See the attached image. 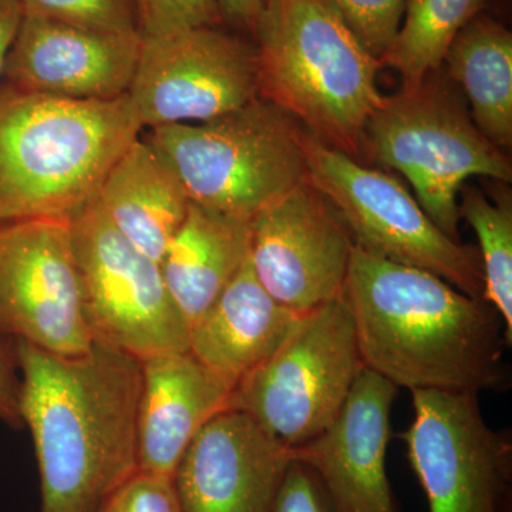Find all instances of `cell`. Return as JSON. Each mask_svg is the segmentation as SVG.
Returning <instances> with one entry per match:
<instances>
[{
	"mask_svg": "<svg viewBox=\"0 0 512 512\" xmlns=\"http://www.w3.org/2000/svg\"><path fill=\"white\" fill-rule=\"evenodd\" d=\"M340 299L363 366L394 386L477 396L510 387L504 320L484 298L355 245Z\"/></svg>",
	"mask_w": 512,
	"mask_h": 512,
	"instance_id": "1",
	"label": "cell"
},
{
	"mask_svg": "<svg viewBox=\"0 0 512 512\" xmlns=\"http://www.w3.org/2000/svg\"><path fill=\"white\" fill-rule=\"evenodd\" d=\"M16 355L42 512L99 511L138 470L141 360L96 342L63 356L16 340Z\"/></svg>",
	"mask_w": 512,
	"mask_h": 512,
	"instance_id": "2",
	"label": "cell"
},
{
	"mask_svg": "<svg viewBox=\"0 0 512 512\" xmlns=\"http://www.w3.org/2000/svg\"><path fill=\"white\" fill-rule=\"evenodd\" d=\"M143 124L128 94L70 100L0 86V224L72 222Z\"/></svg>",
	"mask_w": 512,
	"mask_h": 512,
	"instance_id": "3",
	"label": "cell"
},
{
	"mask_svg": "<svg viewBox=\"0 0 512 512\" xmlns=\"http://www.w3.org/2000/svg\"><path fill=\"white\" fill-rule=\"evenodd\" d=\"M259 96L309 134L359 156L384 96L382 63L367 52L329 0H265L254 26Z\"/></svg>",
	"mask_w": 512,
	"mask_h": 512,
	"instance_id": "4",
	"label": "cell"
},
{
	"mask_svg": "<svg viewBox=\"0 0 512 512\" xmlns=\"http://www.w3.org/2000/svg\"><path fill=\"white\" fill-rule=\"evenodd\" d=\"M305 136L291 114L259 96L217 119L153 127L143 138L170 165L188 201L251 221L305 183Z\"/></svg>",
	"mask_w": 512,
	"mask_h": 512,
	"instance_id": "5",
	"label": "cell"
},
{
	"mask_svg": "<svg viewBox=\"0 0 512 512\" xmlns=\"http://www.w3.org/2000/svg\"><path fill=\"white\" fill-rule=\"evenodd\" d=\"M441 69L384 97L367 123L363 147L377 163L402 173L427 217L461 242L458 192L477 175L511 183L512 165L481 133Z\"/></svg>",
	"mask_w": 512,
	"mask_h": 512,
	"instance_id": "6",
	"label": "cell"
},
{
	"mask_svg": "<svg viewBox=\"0 0 512 512\" xmlns=\"http://www.w3.org/2000/svg\"><path fill=\"white\" fill-rule=\"evenodd\" d=\"M363 367L352 315L336 299L301 313L281 345L234 387L228 407L299 447L335 421Z\"/></svg>",
	"mask_w": 512,
	"mask_h": 512,
	"instance_id": "7",
	"label": "cell"
},
{
	"mask_svg": "<svg viewBox=\"0 0 512 512\" xmlns=\"http://www.w3.org/2000/svg\"><path fill=\"white\" fill-rule=\"evenodd\" d=\"M305 156L306 181L332 204L357 247L484 298L478 249L444 235L397 178L365 167L308 131Z\"/></svg>",
	"mask_w": 512,
	"mask_h": 512,
	"instance_id": "8",
	"label": "cell"
},
{
	"mask_svg": "<svg viewBox=\"0 0 512 512\" xmlns=\"http://www.w3.org/2000/svg\"><path fill=\"white\" fill-rule=\"evenodd\" d=\"M93 342L138 360L188 350L190 323L160 264L134 248L92 202L70 222Z\"/></svg>",
	"mask_w": 512,
	"mask_h": 512,
	"instance_id": "9",
	"label": "cell"
},
{
	"mask_svg": "<svg viewBox=\"0 0 512 512\" xmlns=\"http://www.w3.org/2000/svg\"><path fill=\"white\" fill-rule=\"evenodd\" d=\"M402 439L429 512H512V443L477 394L414 390Z\"/></svg>",
	"mask_w": 512,
	"mask_h": 512,
	"instance_id": "10",
	"label": "cell"
},
{
	"mask_svg": "<svg viewBox=\"0 0 512 512\" xmlns=\"http://www.w3.org/2000/svg\"><path fill=\"white\" fill-rule=\"evenodd\" d=\"M127 94L143 127L217 119L259 97L255 46L215 26L141 36Z\"/></svg>",
	"mask_w": 512,
	"mask_h": 512,
	"instance_id": "11",
	"label": "cell"
},
{
	"mask_svg": "<svg viewBox=\"0 0 512 512\" xmlns=\"http://www.w3.org/2000/svg\"><path fill=\"white\" fill-rule=\"evenodd\" d=\"M0 330L56 355L92 348L70 222L0 224Z\"/></svg>",
	"mask_w": 512,
	"mask_h": 512,
	"instance_id": "12",
	"label": "cell"
},
{
	"mask_svg": "<svg viewBox=\"0 0 512 512\" xmlns=\"http://www.w3.org/2000/svg\"><path fill=\"white\" fill-rule=\"evenodd\" d=\"M355 241L308 181L251 220L249 262L266 291L296 313L342 298Z\"/></svg>",
	"mask_w": 512,
	"mask_h": 512,
	"instance_id": "13",
	"label": "cell"
},
{
	"mask_svg": "<svg viewBox=\"0 0 512 512\" xmlns=\"http://www.w3.org/2000/svg\"><path fill=\"white\" fill-rule=\"evenodd\" d=\"M291 461V448L227 407L194 437L171 478L183 512H271Z\"/></svg>",
	"mask_w": 512,
	"mask_h": 512,
	"instance_id": "14",
	"label": "cell"
},
{
	"mask_svg": "<svg viewBox=\"0 0 512 512\" xmlns=\"http://www.w3.org/2000/svg\"><path fill=\"white\" fill-rule=\"evenodd\" d=\"M399 387L363 367L335 421L291 448L311 468L335 512H402L387 476L392 409Z\"/></svg>",
	"mask_w": 512,
	"mask_h": 512,
	"instance_id": "15",
	"label": "cell"
},
{
	"mask_svg": "<svg viewBox=\"0 0 512 512\" xmlns=\"http://www.w3.org/2000/svg\"><path fill=\"white\" fill-rule=\"evenodd\" d=\"M141 35L97 32L23 13L3 83L70 100H113L130 89Z\"/></svg>",
	"mask_w": 512,
	"mask_h": 512,
	"instance_id": "16",
	"label": "cell"
},
{
	"mask_svg": "<svg viewBox=\"0 0 512 512\" xmlns=\"http://www.w3.org/2000/svg\"><path fill=\"white\" fill-rule=\"evenodd\" d=\"M232 387L190 350L141 360L137 466L173 476L202 427L227 409Z\"/></svg>",
	"mask_w": 512,
	"mask_h": 512,
	"instance_id": "17",
	"label": "cell"
},
{
	"mask_svg": "<svg viewBox=\"0 0 512 512\" xmlns=\"http://www.w3.org/2000/svg\"><path fill=\"white\" fill-rule=\"evenodd\" d=\"M299 315L266 291L248 258L191 323L188 350L234 389L281 345Z\"/></svg>",
	"mask_w": 512,
	"mask_h": 512,
	"instance_id": "18",
	"label": "cell"
},
{
	"mask_svg": "<svg viewBox=\"0 0 512 512\" xmlns=\"http://www.w3.org/2000/svg\"><path fill=\"white\" fill-rule=\"evenodd\" d=\"M94 202L134 248L158 264L190 205L170 165L141 136L111 165Z\"/></svg>",
	"mask_w": 512,
	"mask_h": 512,
	"instance_id": "19",
	"label": "cell"
},
{
	"mask_svg": "<svg viewBox=\"0 0 512 512\" xmlns=\"http://www.w3.org/2000/svg\"><path fill=\"white\" fill-rule=\"evenodd\" d=\"M249 251L251 221L190 202L160 259L165 286L190 325L238 274Z\"/></svg>",
	"mask_w": 512,
	"mask_h": 512,
	"instance_id": "20",
	"label": "cell"
},
{
	"mask_svg": "<svg viewBox=\"0 0 512 512\" xmlns=\"http://www.w3.org/2000/svg\"><path fill=\"white\" fill-rule=\"evenodd\" d=\"M446 76L464 93L471 117L491 143L512 144V35L500 23L474 18L444 57Z\"/></svg>",
	"mask_w": 512,
	"mask_h": 512,
	"instance_id": "21",
	"label": "cell"
},
{
	"mask_svg": "<svg viewBox=\"0 0 512 512\" xmlns=\"http://www.w3.org/2000/svg\"><path fill=\"white\" fill-rule=\"evenodd\" d=\"M483 0H406L402 25L380 59L402 76L403 86L420 83L443 67L444 57Z\"/></svg>",
	"mask_w": 512,
	"mask_h": 512,
	"instance_id": "22",
	"label": "cell"
},
{
	"mask_svg": "<svg viewBox=\"0 0 512 512\" xmlns=\"http://www.w3.org/2000/svg\"><path fill=\"white\" fill-rule=\"evenodd\" d=\"M460 217L476 232L484 275V299L504 320L512 343V200L503 194L490 201L473 187L461 188Z\"/></svg>",
	"mask_w": 512,
	"mask_h": 512,
	"instance_id": "23",
	"label": "cell"
},
{
	"mask_svg": "<svg viewBox=\"0 0 512 512\" xmlns=\"http://www.w3.org/2000/svg\"><path fill=\"white\" fill-rule=\"evenodd\" d=\"M23 13L97 30L140 33L134 0H19Z\"/></svg>",
	"mask_w": 512,
	"mask_h": 512,
	"instance_id": "24",
	"label": "cell"
},
{
	"mask_svg": "<svg viewBox=\"0 0 512 512\" xmlns=\"http://www.w3.org/2000/svg\"><path fill=\"white\" fill-rule=\"evenodd\" d=\"M370 55L382 59L402 25L406 0H329Z\"/></svg>",
	"mask_w": 512,
	"mask_h": 512,
	"instance_id": "25",
	"label": "cell"
},
{
	"mask_svg": "<svg viewBox=\"0 0 512 512\" xmlns=\"http://www.w3.org/2000/svg\"><path fill=\"white\" fill-rule=\"evenodd\" d=\"M141 36H160L201 26H217L215 0H134Z\"/></svg>",
	"mask_w": 512,
	"mask_h": 512,
	"instance_id": "26",
	"label": "cell"
},
{
	"mask_svg": "<svg viewBox=\"0 0 512 512\" xmlns=\"http://www.w3.org/2000/svg\"><path fill=\"white\" fill-rule=\"evenodd\" d=\"M97 512H183L173 478L134 471L106 498Z\"/></svg>",
	"mask_w": 512,
	"mask_h": 512,
	"instance_id": "27",
	"label": "cell"
},
{
	"mask_svg": "<svg viewBox=\"0 0 512 512\" xmlns=\"http://www.w3.org/2000/svg\"><path fill=\"white\" fill-rule=\"evenodd\" d=\"M271 512H335L311 468L293 460L276 494Z\"/></svg>",
	"mask_w": 512,
	"mask_h": 512,
	"instance_id": "28",
	"label": "cell"
},
{
	"mask_svg": "<svg viewBox=\"0 0 512 512\" xmlns=\"http://www.w3.org/2000/svg\"><path fill=\"white\" fill-rule=\"evenodd\" d=\"M0 420L13 427L20 417V372L16 340L0 330Z\"/></svg>",
	"mask_w": 512,
	"mask_h": 512,
	"instance_id": "29",
	"label": "cell"
},
{
	"mask_svg": "<svg viewBox=\"0 0 512 512\" xmlns=\"http://www.w3.org/2000/svg\"><path fill=\"white\" fill-rule=\"evenodd\" d=\"M23 9L19 0H0V86L3 83L10 47L22 22Z\"/></svg>",
	"mask_w": 512,
	"mask_h": 512,
	"instance_id": "30",
	"label": "cell"
},
{
	"mask_svg": "<svg viewBox=\"0 0 512 512\" xmlns=\"http://www.w3.org/2000/svg\"><path fill=\"white\" fill-rule=\"evenodd\" d=\"M222 19L231 20L239 26L252 29L265 0H215Z\"/></svg>",
	"mask_w": 512,
	"mask_h": 512,
	"instance_id": "31",
	"label": "cell"
}]
</instances>
